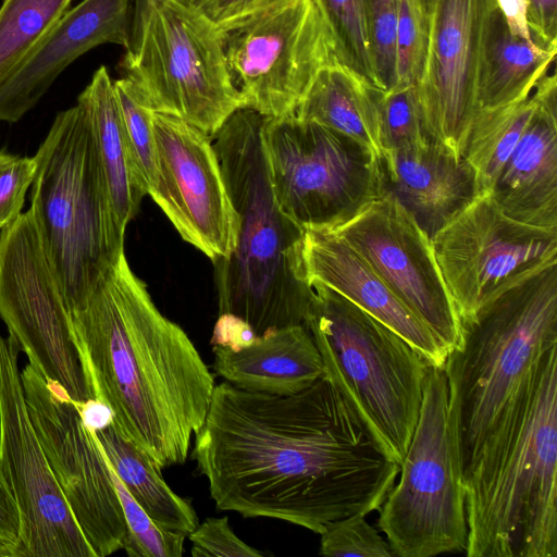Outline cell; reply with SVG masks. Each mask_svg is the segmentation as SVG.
<instances>
[{"label":"cell","mask_w":557,"mask_h":557,"mask_svg":"<svg viewBox=\"0 0 557 557\" xmlns=\"http://www.w3.org/2000/svg\"><path fill=\"white\" fill-rule=\"evenodd\" d=\"M191 457L218 509L318 534L379 510L399 474L325 376L293 395L215 385Z\"/></svg>","instance_id":"6da1fadb"},{"label":"cell","mask_w":557,"mask_h":557,"mask_svg":"<svg viewBox=\"0 0 557 557\" xmlns=\"http://www.w3.org/2000/svg\"><path fill=\"white\" fill-rule=\"evenodd\" d=\"M70 314L94 398L111 409L115 428L159 470L184 463L214 379L184 330L159 311L125 252Z\"/></svg>","instance_id":"7a4b0ae2"},{"label":"cell","mask_w":557,"mask_h":557,"mask_svg":"<svg viewBox=\"0 0 557 557\" xmlns=\"http://www.w3.org/2000/svg\"><path fill=\"white\" fill-rule=\"evenodd\" d=\"M557 346V263L518 280L461 322L443 370L462 482L506 431Z\"/></svg>","instance_id":"3957f363"},{"label":"cell","mask_w":557,"mask_h":557,"mask_svg":"<svg viewBox=\"0 0 557 557\" xmlns=\"http://www.w3.org/2000/svg\"><path fill=\"white\" fill-rule=\"evenodd\" d=\"M264 116L242 108L212 136L239 227L233 252L213 263L219 315L257 335L304 324L312 288L301 258L304 231L278 208L261 141Z\"/></svg>","instance_id":"277c9868"},{"label":"cell","mask_w":557,"mask_h":557,"mask_svg":"<svg viewBox=\"0 0 557 557\" xmlns=\"http://www.w3.org/2000/svg\"><path fill=\"white\" fill-rule=\"evenodd\" d=\"M463 488L467 556H557V346Z\"/></svg>","instance_id":"5b68a950"},{"label":"cell","mask_w":557,"mask_h":557,"mask_svg":"<svg viewBox=\"0 0 557 557\" xmlns=\"http://www.w3.org/2000/svg\"><path fill=\"white\" fill-rule=\"evenodd\" d=\"M33 214L69 311L82 306L124 251L91 124L75 106L57 113L36 154Z\"/></svg>","instance_id":"8992f818"},{"label":"cell","mask_w":557,"mask_h":557,"mask_svg":"<svg viewBox=\"0 0 557 557\" xmlns=\"http://www.w3.org/2000/svg\"><path fill=\"white\" fill-rule=\"evenodd\" d=\"M305 326L323 360L325 377L357 412L385 455L400 465L419 419L431 364L400 335L322 283Z\"/></svg>","instance_id":"52a82bcc"},{"label":"cell","mask_w":557,"mask_h":557,"mask_svg":"<svg viewBox=\"0 0 557 557\" xmlns=\"http://www.w3.org/2000/svg\"><path fill=\"white\" fill-rule=\"evenodd\" d=\"M120 66L151 110L213 136L245 108L225 53L224 35L183 0H144Z\"/></svg>","instance_id":"ba28073f"},{"label":"cell","mask_w":557,"mask_h":557,"mask_svg":"<svg viewBox=\"0 0 557 557\" xmlns=\"http://www.w3.org/2000/svg\"><path fill=\"white\" fill-rule=\"evenodd\" d=\"M399 473L398 484L379 509V527L394 555L465 553V488L443 368H429L419 419Z\"/></svg>","instance_id":"9c48e42d"},{"label":"cell","mask_w":557,"mask_h":557,"mask_svg":"<svg viewBox=\"0 0 557 557\" xmlns=\"http://www.w3.org/2000/svg\"><path fill=\"white\" fill-rule=\"evenodd\" d=\"M261 141L274 199L302 231L332 227L381 196L377 159L336 131L264 117Z\"/></svg>","instance_id":"30bf717a"},{"label":"cell","mask_w":557,"mask_h":557,"mask_svg":"<svg viewBox=\"0 0 557 557\" xmlns=\"http://www.w3.org/2000/svg\"><path fill=\"white\" fill-rule=\"evenodd\" d=\"M223 35L244 106L264 117L295 114L319 72L339 59L317 0H281Z\"/></svg>","instance_id":"8fae6325"},{"label":"cell","mask_w":557,"mask_h":557,"mask_svg":"<svg viewBox=\"0 0 557 557\" xmlns=\"http://www.w3.org/2000/svg\"><path fill=\"white\" fill-rule=\"evenodd\" d=\"M0 318L47 381L75 405L94 398L69 308L29 209L0 231Z\"/></svg>","instance_id":"7c38bea8"},{"label":"cell","mask_w":557,"mask_h":557,"mask_svg":"<svg viewBox=\"0 0 557 557\" xmlns=\"http://www.w3.org/2000/svg\"><path fill=\"white\" fill-rule=\"evenodd\" d=\"M431 243L460 323L518 280L557 263V228L509 218L490 193L478 195Z\"/></svg>","instance_id":"4fadbf2b"},{"label":"cell","mask_w":557,"mask_h":557,"mask_svg":"<svg viewBox=\"0 0 557 557\" xmlns=\"http://www.w3.org/2000/svg\"><path fill=\"white\" fill-rule=\"evenodd\" d=\"M18 351L11 336H0V478L20 516L15 557H96L35 432Z\"/></svg>","instance_id":"5bb4252c"},{"label":"cell","mask_w":557,"mask_h":557,"mask_svg":"<svg viewBox=\"0 0 557 557\" xmlns=\"http://www.w3.org/2000/svg\"><path fill=\"white\" fill-rule=\"evenodd\" d=\"M21 380L37 437L95 556L122 549L126 536L123 508L103 453L77 406L29 362Z\"/></svg>","instance_id":"9a60e30c"},{"label":"cell","mask_w":557,"mask_h":557,"mask_svg":"<svg viewBox=\"0 0 557 557\" xmlns=\"http://www.w3.org/2000/svg\"><path fill=\"white\" fill-rule=\"evenodd\" d=\"M327 228L367 261L448 352L459 344L460 319L437 265L431 238L394 197L382 195Z\"/></svg>","instance_id":"2e32d148"},{"label":"cell","mask_w":557,"mask_h":557,"mask_svg":"<svg viewBox=\"0 0 557 557\" xmlns=\"http://www.w3.org/2000/svg\"><path fill=\"white\" fill-rule=\"evenodd\" d=\"M157 182L149 194L181 237L212 263L236 246L239 220L212 137L187 122L153 113Z\"/></svg>","instance_id":"e0dca14e"},{"label":"cell","mask_w":557,"mask_h":557,"mask_svg":"<svg viewBox=\"0 0 557 557\" xmlns=\"http://www.w3.org/2000/svg\"><path fill=\"white\" fill-rule=\"evenodd\" d=\"M425 57L416 83L428 136L465 157L479 112L478 83L494 0H424Z\"/></svg>","instance_id":"ac0fdd59"},{"label":"cell","mask_w":557,"mask_h":557,"mask_svg":"<svg viewBox=\"0 0 557 557\" xmlns=\"http://www.w3.org/2000/svg\"><path fill=\"white\" fill-rule=\"evenodd\" d=\"M135 0H83L0 85V122L15 123L32 110L77 58L104 44L129 48Z\"/></svg>","instance_id":"d6986e66"},{"label":"cell","mask_w":557,"mask_h":557,"mask_svg":"<svg viewBox=\"0 0 557 557\" xmlns=\"http://www.w3.org/2000/svg\"><path fill=\"white\" fill-rule=\"evenodd\" d=\"M301 258L308 283L315 281L337 292L400 335L431 366L444 367L448 351L441 341L334 231L305 230Z\"/></svg>","instance_id":"ffe728a7"},{"label":"cell","mask_w":557,"mask_h":557,"mask_svg":"<svg viewBox=\"0 0 557 557\" xmlns=\"http://www.w3.org/2000/svg\"><path fill=\"white\" fill-rule=\"evenodd\" d=\"M380 194L394 197L430 238L478 195L468 160L436 140L377 160Z\"/></svg>","instance_id":"44dd1931"},{"label":"cell","mask_w":557,"mask_h":557,"mask_svg":"<svg viewBox=\"0 0 557 557\" xmlns=\"http://www.w3.org/2000/svg\"><path fill=\"white\" fill-rule=\"evenodd\" d=\"M537 108L492 190L509 218L537 227L557 228V79L539 83Z\"/></svg>","instance_id":"7402d4cb"},{"label":"cell","mask_w":557,"mask_h":557,"mask_svg":"<svg viewBox=\"0 0 557 557\" xmlns=\"http://www.w3.org/2000/svg\"><path fill=\"white\" fill-rule=\"evenodd\" d=\"M213 369L234 386L271 395L297 394L325 376L305 324L271 329L239 350L213 346Z\"/></svg>","instance_id":"603a6c76"},{"label":"cell","mask_w":557,"mask_h":557,"mask_svg":"<svg viewBox=\"0 0 557 557\" xmlns=\"http://www.w3.org/2000/svg\"><path fill=\"white\" fill-rule=\"evenodd\" d=\"M379 89L335 59L317 75L295 115L336 131L382 156Z\"/></svg>","instance_id":"cb8c5ba5"},{"label":"cell","mask_w":557,"mask_h":557,"mask_svg":"<svg viewBox=\"0 0 557 557\" xmlns=\"http://www.w3.org/2000/svg\"><path fill=\"white\" fill-rule=\"evenodd\" d=\"M557 47L515 36L496 3L488 15L478 83L480 110L522 100L548 73Z\"/></svg>","instance_id":"d4e9b609"},{"label":"cell","mask_w":557,"mask_h":557,"mask_svg":"<svg viewBox=\"0 0 557 557\" xmlns=\"http://www.w3.org/2000/svg\"><path fill=\"white\" fill-rule=\"evenodd\" d=\"M77 103L89 117L112 206L120 225L126 230L147 193L136 171L114 84L104 65L96 70Z\"/></svg>","instance_id":"484cf974"},{"label":"cell","mask_w":557,"mask_h":557,"mask_svg":"<svg viewBox=\"0 0 557 557\" xmlns=\"http://www.w3.org/2000/svg\"><path fill=\"white\" fill-rule=\"evenodd\" d=\"M92 434L128 493L159 527L188 535L199 524L190 503L172 491L161 470L113 422Z\"/></svg>","instance_id":"4316f807"},{"label":"cell","mask_w":557,"mask_h":557,"mask_svg":"<svg viewBox=\"0 0 557 557\" xmlns=\"http://www.w3.org/2000/svg\"><path fill=\"white\" fill-rule=\"evenodd\" d=\"M537 84L527 98L496 109L480 110L465 158L475 172L479 195L490 193L539 104Z\"/></svg>","instance_id":"83f0119b"},{"label":"cell","mask_w":557,"mask_h":557,"mask_svg":"<svg viewBox=\"0 0 557 557\" xmlns=\"http://www.w3.org/2000/svg\"><path fill=\"white\" fill-rule=\"evenodd\" d=\"M73 0H3L0 7V85L5 82Z\"/></svg>","instance_id":"f1b7e54d"},{"label":"cell","mask_w":557,"mask_h":557,"mask_svg":"<svg viewBox=\"0 0 557 557\" xmlns=\"http://www.w3.org/2000/svg\"><path fill=\"white\" fill-rule=\"evenodd\" d=\"M125 133L136 171L147 195L153 189L157 175V152L151 110L145 95L127 76L113 81Z\"/></svg>","instance_id":"f546056e"},{"label":"cell","mask_w":557,"mask_h":557,"mask_svg":"<svg viewBox=\"0 0 557 557\" xmlns=\"http://www.w3.org/2000/svg\"><path fill=\"white\" fill-rule=\"evenodd\" d=\"M317 1L334 35L339 60L380 90L373 69L363 0Z\"/></svg>","instance_id":"4dcf8cb0"},{"label":"cell","mask_w":557,"mask_h":557,"mask_svg":"<svg viewBox=\"0 0 557 557\" xmlns=\"http://www.w3.org/2000/svg\"><path fill=\"white\" fill-rule=\"evenodd\" d=\"M108 466L124 512L126 536L123 548L126 554L132 557H181L187 535L159 527L132 497L109 462Z\"/></svg>","instance_id":"1f68e13d"},{"label":"cell","mask_w":557,"mask_h":557,"mask_svg":"<svg viewBox=\"0 0 557 557\" xmlns=\"http://www.w3.org/2000/svg\"><path fill=\"white\" fill-rule=\"evenodd\" d=\"M379 110L383 152L407 149L433 140L423 126L414 84L380 91Z\"/></svg>","instance_id":"d6a6232c"},{"label":"cell","mask_w":557,"mask_h":557,"mask_svg":"<svg viewBox=\"0 0 557 557\" xmlns=\"http://www.w3.org/2000/svg\"><path fill=\"white\" fill-rule=\"evenodd\" d=\"M428 20L424 0H400L396 42L394 86L417 83L426 50Z\"/></svg>","instance_id":"836d02e7"},{"label":"cell","mask_w":557,"mask_h":557,"mask_svg":"<svg viewBox=\"0 0 557 557\" xmlns=\"http://www.w3.org/2000/svg\"><path fill=\"white\" fill-rule=\"evenodd\" d=\"M400 0H363L373 69L380 90L395 83V42Z\"/></svg>","instance_id":"e575fe53"},{"label":"cell","mask_w":557,"mask_h":557,"mask_svg":"<svg viewBox=\"0 0 557 557\" xmlns=\"http://www.w3.org/2000/svg\"><path fill=\"white\" fill-rule=\"evenodd\" d=\"M320 535V555L322 556H394L388 542L366 520L364 513H355L335 520L329 523Z\"/></svg>","instance_id":"d590c367"},{"label":"cell","mask_w":557,"mask_h":557,"mask_svg":"<svg viewBox=\"0 0 557 557\" xmlns=\"http://www.w3.org/2000/svg\"><path fill=\"white\" fill-rule=\"evenodd\" d=\"M35 171L34 157L0 151V231L22 214Z\"/></svg>","instance_id":"8d00e7d4"},{"label":"cell","mask_w":557,"mask_h":557,"mask_svg":"<svg viewBox=\"0 0 557 557\" xmlns=\"http://www.w3.org/2000/svg\"><path fill=\"white\" fill-rule=\"evenodd\" d=\"M195 557H260L264 554L244 541L232 530L227 517L208 518L188 535Z\"/></svg>","instance_id":"74e56055"},{"label":"cell","mask_w":557,"mask_h":557,"mask_svg":"<svg viewBox=\"0 0 557 557\" xmlns=\"http://www.w3.org/2000/svg\"><path fill=\"white\" fill-rule=\"evenodd\" d=\"M225 34L281 0H183Z\"/></svg>","instance_id":"f35d334b"},{"label":"cell","mask_w":557,"mask_h":557,"mask_svg":"<svg viewBox=\"0 0 557 557\" xmlns=\"http://www.w3.org/2000/svg\"><path fill=\"white\" fill-rule=\"evenodd\" d=\"M531 37L546 47H557V0H525Z\"/></svg>","instance_id":"ab89813d"},{"label":"cell","mask_w":557,"mask_h":557,"mask_svg":"<svg viewBox=\"0 0 557 557\" xmlns=\"http://www.w3.org/2000/svg\"><path fill=\"white\" fill-rule=\"evenodd\" d=\"M257 336L243 320L231 314H220L213 329L211 344L239 350L252 344Z\"/></svg>","instance_id":"60d3db41"},{"label":"cell","mask_w":557,"mask_h":557,"mask_svg":"<svg viewBox=\"0 0 557 557\" xmlns=\"http://www.w3.org/2000/svg\"><path fill=\"white\" fill-rule=\"evenodd\" d=\"M0 541L14 550L20 542V516L16 506L0 478Z\"/></svg>","instance_id":"b9f144b4"},{"label":"cell","mask_w":557,"mask_h":557,"mask_svg":"<svg viewBox=\"0 0 557 557\" xmlns=\"http://www.w3.org/2000/svg\"><path fill=\"white\" fill-rule=\"evenodd\" d=\"M509 30L517 37L532 39L528 25L525 0H494Z\"/></svg>","instance_id":"7bdbcfd3"},{"label":"cell","mask_w":557,"mask_h":557,"mask_svg":"<svg viewBox=\"0 0 557 557\" xmlns=\"http://www.w3.org/2000/svg\"><path fill=\"white\" fill-rule=\"evenodd\" d=\"M84 425L95 433L106 429L113 422L111 409L102 401L90 398L87 401L76 405Z\"/></svg>","instance_id":"ee69618b"},{"label":"cell","mask_w":557,"mask_h":557,"mask_svg":"<svg viewBox=\"0 0 557 557\" xmlns=\"http://www.w3.org/2000/svg\"><path fill=\"white\" fill-rule=\"evenodd\" d=\"M0 557H14L13 548L2 541H0Z\"/></svg>","instance_id":"f6af8a7d"},{"label":"cell","mask_w":557,"mask_h":557,"mask_svg":"<svg viewBox=\"0 0 557 557\" xmlns=\"http://www.w3.org/2000/svg\"><path fill=\"white\" fill-rule=\"evenodd\" d=\"M144 0H135L134 20L138 16ZM133 27V26H132Z\"/></svg>","instance_id":"bcb514c9"}]
</instances>
